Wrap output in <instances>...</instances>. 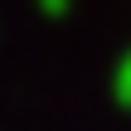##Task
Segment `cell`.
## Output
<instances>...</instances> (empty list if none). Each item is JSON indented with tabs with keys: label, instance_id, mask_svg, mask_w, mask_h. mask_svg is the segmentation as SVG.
Instances as JSON below:
<instances>
[{
	"label": "cell",
	"instance_id": "1",
	"mask_svg": "<svg viewBox=\"0 0 131 131\" xmlns=\"http://www.w3.org/2000/svg\"><path fill=\"white\" fill-rule=\"evenodd\" d=\"M117 97H122V102H131V58L122 63V73H117Z\"/></svg>",
	"mask_w": 131,
	"mask_h": 131
}]
</instances>
